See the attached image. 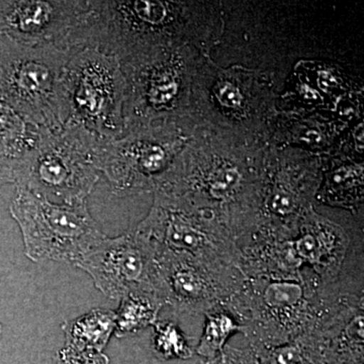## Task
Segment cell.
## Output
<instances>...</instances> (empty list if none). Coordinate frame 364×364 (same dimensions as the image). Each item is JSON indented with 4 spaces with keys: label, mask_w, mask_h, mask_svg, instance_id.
Wrapping results in <instances>:
<instances>
[{
    "label": "cell",
    "mask_w": 364,
    "mask_h": 364,
    "mask_svg": "<svg viewBox=\"0 0 364 364\" xmlns=\"http://www.w3.org/2000/svg\"><path fill=\"white\" fill-rule=\"evenodd\" d=\"M269 145L196 129L160 191L181 196L212 213L240 240L257 227Z\"/></svg>",
    "instance_id": "1"
},
{
    "label": "cell",
    "mask_w": 364,
    "mask_h": 364,
    "mask_svg": "<svg viewBox=\"0 0 364 364\" xmlns=\"http://www.w3.org/2000/svg\"><path fill=\"white\" fill-rule=\"evenodd\" d=\"M214 4L160 0H105L87 9L67 40L70 51L92 48L119 62L158 46L183 43L208 53L219 36Z\"/></svg>",
    "instance_id": "2"
},
{
    "label": "cell",
    "mask_w": 364,
    "mask_h": 364,
    "mask_svg": "<svg viewBox=\"0 0 364 364\" xmlns=\"http://www.w3.org/2000/svg\"><path fill=\"white\" fill-rule=\"evenodd\" d=\"M350 296L314 277L267 275L243 277L225 306L243 325L249 346L269 347L317 331Z\"/></svg>",
    "instance_id": "3"
},
{
    "label": "cell",
    "mask_w": 364,
    "mask_h": 364,
    "mask_svg": "<svg viewBox=\"0 0 364 364\" xmlns=\"http://www.w3.org/2000/svg\"><path fill=\"white\" fill-rule=\"evenodd\" d=\"M277 93L261 74L242 67L224 68L203 54L191 90L196 129L272 144L280 112Z\"/></svg>",
    "instance_id": "4"
},
{
    "label": "cell",
    "mask_w": 364,
    "mask_h": 364,
    "mask_svg": "<svg viewBox=\"0 0 364 364\" xmlns=\"http://www.w3.org/2000/svg\"><path fill=\"white\" fill-rule=\"evenodd\" d=\"M267 254L273 274L308 275L337 293L363 294V240L309 210L293 226L270 228Z\"/></svg>",
    "instance_id": "5"
},
{
    "label": "cell",
    "mask_w": 364,
    "mask_h": 364,
    "mask_svg": "<svg viewBox=\"0 0 364 364\" xmlns=\"http://www.w3.org/2000/svg\"><path fill=\"white\" fill-rule=\"evenodd\" d=\"M203 54L207 53L174 43L158 46L122 62L127 80L124 132L161 123L196 130L191 119V90Z\"/></svg>",
    "instance_id": "6"
},
{
    "label": "cell",
    "mask_w": 364,
    "mask_h": 364,
    "mask_svg": "<svg viewBox=\"0 0 364 364\" xmlns=\"http://www.w3.org/2000/svg\"><path fill=\"white\" fill-rule=\"evenodd\" d=\"M102 139L79 124L42 129L39 142L14 161V186L57 203L86 202L100 181Z\"/></svg>",
    "instance_id": "7"
},
{
    "label": "cell",
    "mask_w": 364,
    "mask_h": 364,
    "mask_svg": "<svg viewBox=\"0 0 364 364\" xmlns=\"http://www.w3.org/2000/svg\"><path fill=\"white\" fill-rule=\"evenodd\" d=\"M71 53L0 36V93L38 128L58 130L68 122L62 76Z\"/></svg>",
    "instance_id": "8"
},
{
    "label": "cell",
    "mask_w": 364,
    "mask_h": 364,
    "mask_svg": "<svg viewBox=\"0 0 364 364\" xmlns=\"http://www.w3.org/2000/svg\"><path fill=\"white\" fill-rule=\"evenodd\" d=\"M195 131L178 124H153L104 140L100 173L119 198L153 195L168 183L177 158Z\"/></svg>",
    "instance_id": "9"
},
{
    "label": "cell",
    "mask_w": 364,
    "mask_h": 364,
    "mask_svg": "<svg viewBox=\"0 0 364 364\" xmlns=\"http://www.w3.org/2000/svg\"><path fill=\"white\" fill-rule=\"evenodd\" d=\"M136 231L158 250L186 256L220 268H238L234 235L212 213L181 196L157 191Z\"/></svg>",
    "instance_id": "10"
},
{
    "label": "cell",
    "mask_w": 364,
    "mask_h": 364,
    "mask_svg": "<svg viewBox=\"0 0 364 364\" xmlns=\"http://www.w3.org/2000/svg\"><path fill=\"white\" fill-rule=\"evenodd\" d=\"M62 90L68 122L102 140L124 135L127 80L116 56L92 48L74 50L64 69Z\"/></svg>",
    "instance_id": "11"
},
{
    "label": "cell",
    "mask_w": 364,
    "mask_h": 364,
    "mask_svg": "<svg viewBox=\"0 0 364 364\" xmlns=\"http://www.w3.org/2000/svg\"><path fill=\"white\" fill-rule=\"evenodd\" d=\"M9 212L20 227L26 257L33 262L52 260L76 267L105 236L86 202L53 203L16 189Z\"/></svg>",
    "instance_id": "12"
},
{
    "label": "cell",
    "mask_w": 364,
    "mask_h": 364,
    "mask_svg": "<svg viewBox=\"0 0 364 364\" xmlns=\"http://www.w3.org/2000/svg\"><path fill=\"white\" fill-rule=\"evenodd\" d=\"M323 171L324 157L270 144L263 168L256 228L287 227L298 223L315 207Z\"/></svg>",
    "instance_id": "13"
},
{
    "label": "cell",
    "mask_w": 364,
    "mask_h": 364,
    "mask_svg": "<svg viewBox=\"0 0 364 364\" xmlns=\"http://www.w3.org/2000/svg\"><path fill=\"white\" fill-rule=\"evenodd\" d=\"M153 252L155 293L177 313L205 315L225 306L243 280L238 268L210 267L154 248Z\"/></svg>",
    "instance_id": "14"
},
{
    "label": "cell",
    "mask_w": 364,
    "mask_h": 364,
    "mask_svg": "<svg viewBox=\"0 0 364 364\" xmlns=\"http://www.w3.org/2000/svg\"><path fill=\"white\" fill-rule=\"evenodd\" d=\"M76 267L87 273L98 291L114 301L132 291H153L154 252L136 230L121 236H105Z\"/></svg>",
    "instance_id": "15"
},
{
    "label": "cell",
    "mask_w": 364,
    "mask_h": 364,
    "mask_svg": "<svg viewBox=\"0 0 364 364\" xmlns=\"http://www.w3.org/2000/svg\"><path fill=\"white\" fill-rule=\"evenodd\" d=\"M88 1H0V36L23 44H55L67 49L69 35L87 9Z\"/></svg>",
    "instance_id": "16"
},
{
    "label": "cell",
    "mask_w": 364,
    "mask_h": 364,
    "mask_svg": "<svg viewBox=\"0 0 364 364\" xmlns=\"http://www.w3.org/2000/svg\"><path fill=\"white\" fill-rule=\"evenodd\" d=\"M314 333L322 340L326 364H364V294L347 299Z\"/></svg>",
    "instance_id": "17"
},
{
    "label": "cell",
    "mask_w": 364,
    "mask_h": 364,
    "mask_svg": "<svg viewBox=\"0 0 364 364\" xmlns=\"http://www.w3.org/2000/svg\"><path fill=\"white\" fill-rule=\"evenodd\" d=\"M363 161L340 154L326 156L316 203L343 208L356 217L363 218Z\"/></svg>",
    "instance_id": "18"
},
{
    "label": "cell",
    "mask_w": 364,
    "mask_h": 364,
    "mask_svg": "<svg viewBox=\"0 0 364 364\" xmlns=\"http://www.w3.org/2000/svg\"><path fill=\"white\" fill-rule=\"evenodd\" d=\"M65 346L79 351L102 352L116 329V312L93 309L61 325Z\"/></svg>",
    "instance_id": "19"
},
{
    "label": "cell",
    "mask_w": 364,
    "mask_h": 364,
    "mask_svg": "<svg viewBox=\"0 0 364 364\" xmlns=\"http://www.w3.org/2000/svg\"><path fill=\"white\" fill-rule=\"evenodd\" d=\"M41 132L0 93V159L14 161L25 156L39 142Z\"/></svg>",
    "instance_id": "20"
},
{
    "label": "cell",
    "mask_w": 364,
    "mask_h": 364,
    "mask_svg": "<svg viewBox=\"0 0 364 364\" xmlns=\"http://www.w3.org/2000/svg\"><path fill=\"white\" fill-rule=\"evenodd\" d=\"M164 306V301L155 291H132L119 301L114 334L117 338H123L153 327Z\"/></svg>",
    "instance_id": "21"
},
{
    "label": "cell",
    "mask_w": 364,
    "mask_h": 364,
    "mask_svg": "<svg viewBox=\"0 0 364 364\" xmlns=\"http://www.w3.org/2000/svg\"><path fill=\"white\" fill-rule=\"evenodd\" d=\"M250 347L257 364H326L322 340L315 333L277 346Z\"/></svg>",
    "instance_id": "22"
},
{
    "label": "cell",
    "mask_w": 364,
    "mask_h": 364,
    "mask_svg": "<svg viewBox=\"0 0 364 364\" xmlns=\"http://www.w3.org/2000/svg\"><path fill=\"white\" fill-rule=\"evenodd\" d=\"M202 336L196 348V354L202 359H212L219 355L228 341L237 333L243 334L244 327L229 309L217 306L205 315Z\"/></svg>",
    "instance_id": "23"
},
{
    "label": "cell",
    "mask_w": 364,
    "mask_h": 364,
    "mask_svg": "<svg viewBox=\"0 0 364 364\" xmlns=\"http://www.w3.org/2000/svg\"><path fill=\"white\" fill-rule=\"evenodd\" d=\"M153 347L163 360L193 358L196 349L181 327L171 320H158L153 325Z\"/></svg>",
    "instance_id": "24"
},
{
    "label": "cell",
    "mask_w": 364,
    "mask_h": 364,
    "mask_svg": "<svg viewBox=\"0 0 364 364\" xmlns=\"http://www.w3.org/2000/svg\"><path fill=\"white\" fill-rule=\"evenodd\" d=\"M198 364H257V360L250 346L236 348L227 345L219 355L212 359L200 358Z\"/></svg>",
    "instance_id": "25"
},
{
    "label": "cell",
    "mask_w": 364,
    "mask_h": 364,
    "mask_svg": "<svg viewBox=\"0 0 364 364\" xmlns=\"http://www.w3.org/2000/svg\"><path fill=\"white\" fill-rule=\"evenodd\" d=\"M57 364H109V359L102 352L79 351L64 346L56 355Z\"/></svg>",
    "instance_id": "26"
},
{
    "label": "cell",
    "mask_w": 364,
    "mask_h": 364,
    "mask_svg": "<svg viewBox=\"0 0 364 364\" xmlns=\"http://www.w3.org/2000/svg\"><path fill=\"white\" fill-rule=\"evenodd\" d=\"M6 184H14V161L0 159V188Z\"/></svg>",
    "instance_id": "27"
},
{
    "label": "cell",
    "mask_w": 364,
    "mask_h": 364,
    "mask_svg": "<svg viewBox=\"0 0 364 364\" xmlns=\"http://www.w3.org/2000/svg\"><path fill=\"white\" fill-rule=\"evenodd\" d=\"M1 334H2V325H1V323H0V339H1Z\"/></svg>",
    "instance_id": "28"
}]
</instances>
